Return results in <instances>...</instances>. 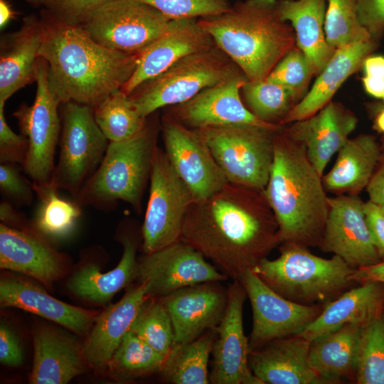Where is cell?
Segmentation results:
<instances>
[{"label":"cell","mask_w":384,"mask_h":384,"mask_svg":"<svg viewBox=\"0 0 384 384\" xmlns=\"http://www.w3.org/2000/svg\"><path fill=\"white\" fill-rule=\"evenodd\" d=\"M180 240L232 281H240L281 243L263 191L230 183L209 197L193 201Z\"/></svg>","instance_id":"6da1fadb"},{"label":"cell","mask_w":384,"mask_h":384,"mask_svg":"<svg viewBox=\"0 0 384 384\" xmlns=\"http://www.w3.org/2000/svg\"><path fill=\"white\" fill-rule=\"evenodd\" d=\"M40 18L45 36L39 57L46 62L50 86L61 103L93 109L133 74L138 55L109 49L82 27L62 23L44 11Z\"/></svg>","instance_id":"7a4b0ae2"},{"label":"cell","mask_w":384,"mask_h":384,"mask_svg":"<svg viewBox=\"0 0 384 384\" xmlns=\"http://www.w3.org/2000/svg\"><path fill=\"white\" fill-rule=\"evenodd\" d=\"M283 129L274 138L273 162L263 193L277 220L281 243L316 246L328 215L329 197L304 147Z\"/></svg>","instance_id":"3957f363"},{"label":"cell","mask_w":384,"mask_h":384,"mask_svg":"<svg viewBox=\"0 0 384 384\" xmlns=\"http://www.w3.org/2000/svg\"><path fill=\"white\" fill-rule=\"evenodd\" d=\"M249 81L262 80L297 46L294 31L279 13L278 0H245L198 20Z\"/></svg>","instance_id":"277c9868"},{"label":"cell","mask_w":384,"mask_h":384,"mask_svg":"<svg viewBox=\"0 0 384 384\" xmlns=\"http://www.w3.org/2000/svg\"><path fill=\"white\" fill-rule=\"evenodd\" d=\"M153 114L133 137L109 142L99 167L74 198L80 206L108 212L119 201H124L134 210H142L154 153L158 146L159 124Z\"/></svg>","instance_id":"5b68a950"},{"label":"cell","mask_w":384,"mask_h":384,"mask_svg":"<svg viewBox=\"0 0 384 384\" xmlns=\"http://www.w3.org/2000/svg\"><path fill=\"white\" fill-rule=\"evenodd\" d=\"M282 244L279 257L265 258L252 271L283 297L301 304H326L355 283L356 268L339 256L326 259L305 246Z\"/></svg>","instance_id":"8992f818"},{"label":"cell","mask_w":384,"mask_h":384,"mask_svg":"<svg viewBox=\"0 0 384 384\" xmlns=\"http://www.w3.org/2000/svg\"><path fill=\"white\" fill-rule=\"evenodd\" d=\"M241 73L215 44L180 59L139 85L129 96L140 114L146 118L160 108L184 103L201 91Z\"/></svg>","instance_id":"52a82bcc"},{"label":"cell","mask_w":384,"mask_h":384,"mask_svg":"<svg viewBox=\"0 0 384 384\" xmlns=\"http://www.w3.org/2000/svg\"><path fill=\"white\" fill-rule=\"evenodd\" d=\"M283 128L238 124L197 130L228 183L264 191L273 162L274 138Z\"/></svg>","instance_id":"ba28073f"},{"label":"cell","mask_w":384,"mask_h":384,"mask_svg":"<svg viewBox=\"0 0 384 384\" xmlns=\"http://www.w3.org/2000/svg\"><path fill=\"white\" fill-rule=\"evenodd\" d=\"M61 105L60 152L50 183L74 199L99 167L110 142L92 107L74 102Z\"/></svg>","instance_id":"9c48e42d"},{"label":"cell","mask_w":384,"mask_h":384,"mask_svg":"<svg viewBox=\"0 0 384 384\" xmlns=\"http://www.w3.org/2000/svg\"><path fill=\"white\" fill-rule=\"evenodd\" d=\"M149 193L141 227L142 247L150 254L180 240L182 226L193 197L171 164L165 151H154Z\"/></svg>","instance_id":"30bf717a"},{"label":"cell","mask_w":384,"mask_h":384,"mask_svg":"<svg viewBox=\"0 0 384 384\" xmlns=\"http://www.w3.org/2000/svg\"><path fill=\"white\" fill-rule=\"evenodd\" d=\"M36 92L31 105L22 103L13 113L21 134L28 140L24 173L31 182L44 183L51 180L55 154L61 132L59 107L61 102L51 89L46 60L40 57L36 77Z\"/></svg>","instance_id":"8fae6325"},{"label":"cell","mask_w":384,"mask_h":384,"mask_svg":"<svg viewBox=\"0 0 384 384\" xmlns=\"http://www.w3.org/2000/svg\"><path fill=\"white\" fill-rule=\"evenodd\" d=\"M171 19L137 0H111L94 11L82 28L99 44L139 55L166 29Z\"/></svg>","instance_id":"7c38bea8"},{"label":"cell","mask_w":384,"mask_h":384,"mask_svg":"<svg viewBox=\"0 0 384 384\" xmlns=\"http://www.w3.org/2000/svg\"><path fill=\"white\" fill-rule=\"evenodd\" d=\"M252 310V328L248 337L250 351L273 339L301 333L326 304H301L279 295L252 270L240 280Z\"/></svg>","instance_id":"4fadbf2b"},{"label":"cell","mask_w":384,"mask_h":384,"mask_svg":"<svg viewBox=\"0 0 384 384\" xmlns=\"http://www.w3.org/2000/svg\"><path fill=\"white\" fill-rule=\"evenodd\" d=\"M161 129L165 153L194 200L209 197L228 183L197 129L166 112L161 118Z\"/></svg>","instance_id":"5bb4252c"},{"label":"cell","mask_w":384,"mask_h":384,"mask_svg":"<svg viewBox=\"0 0 384 384\" xmlns=\"http://www.w3.org/2000/svg\"><path fill=\"white\" fill-rule=\"evenodd\" d=\"M144 255L138 261L136 279L146 286L148 297L161 298L185 287L228 279L181 240Z\"/></svg>","instance_id":"9a60e30c"},{"label":"cell","mask_w":384,"mask_h":384,"mask_svg":"<svg viewBox=\"0 0 384 384\" xmlns=\"http://www.w3.org/2000/svg\"><path fill=\"white\" fill-rule=\"evenodd\" d=\"M319 246L354 268L380 261L366 222L364 202L357 194L329 197L328 215Z\"/></svg>","instance_id":"2e32d148"},{"label":"cell","mask_w":384,"mask_h":384,"mask_svg":"<svg viewBox=\"0 0 384 384\" xmlns=\"http://www.w3.org/2000/svg\"><path fill=\"white\" fill-rule=\"evenodd\" d=\"M229 299L225 315L216 329L212 351L209 383L263 384L249 365L248 338L243 329L242 311L247 299L240 281L228 285Z\"/></svg>","instance_id":"e0dca14e"},{"label":"cell","mask_w":384,"mask_h":384,"mask_svg":"<svg viewBox=\"0 0 384 384\" xmlns=\"http://www.w3.org/2000/svg\"><path fill=\"white\" fill-rule=\"evenodd\" d=\"M247 81L242 73L207 88L191 100L173 106L168 113L191 129L206 127L251 124L275 127L255 117L243 103L240 91Z\"/></svg>","instance_id":"ac0fdd59"},{"label":"cell","mask_w":384,"mask_h":384,"mask_svg":"<svg viewBox=\"0 0 384 384\" xmlns=\"http://www.w3.org/2000/svg\"><path fill=\"white\" fill-rule=\"evenodd\" d=\"M228 299V287L219 281L185 287L159 298L171 318L175 343L190 342L208 330L216 329Z\"/></svg>","instance_id":"d6986e66"},{"label":"cell","mask_w":384,"mask_h":384,"mask_svg":"<svg viewBox=\"0 0 384 384\" xmlns=\"http://www.w3.org/2000/svg\"><path fill=\"white\" fill-rule=\"evenodd\" d=\"M215 44L196 18L171 19L164 32L137 55L135 70L122 90L129 95L183 57Z\"/></svg>","instance_id":"ffe728a7"},{"label":"cell","mask_w":384,"mask_h":384,"mask_svg":"<svg viewBox=\"0 0 384 384\" xmlns=\"http://www.w3.org/2000/svg\"><path fill=\"white\" fill-rule=\"evenodd\" d=\"M357 124L352 112L331 101L316 114L291 123L283 131L304 147L309 160L323 176L329 161L348 141Z\"/></svg>","instance_id":"44dd1931"},{"label":"cell","mask_w":384,"mask_h":384,"mask_svg":"<svg viewBox=\"0 0 384 384\" xmlns=\"http://www.w3.org/2000/svg\"><path fill=\"white\" fill-rule=\"evenodd\" d=\"M45 30L41 18L26 16L17 31L1 37L0 46V103L36 81L39 50Z\"/></svg>","instance_id":"7402d4cb"},{"label":"cell","mask_w":384,"mask_h":384,"mask_svg":"<svg viewBox=\"0 0 384 384\" xmlns=\"http://www.w3.org/2000/svg\"><path fill=\"white\" fill-rule=\"evenodd\" d=\"M311 342L299 334L273 339L250 351V369L263 384L321 383L309 366Z\"/></svg>","instance_id":"603a6c76"},{"label":"cell","mask_w":384,"mask_h":384,"mask_svg":"<svg viewBox=\"0 0 384 384\" xmlns=\"http://www.w3.org/2000/svg\"><path fill=\"white\" fill-rule=\"evenodd\" d=\"M63 256L31 225L18 229L0 223V267L49 284L62 270Z\"/></svg>","instance_id":"cb8c5ba5"},{"label":"cell","mask_w":384,"mask_h":384,"mask_svg":"<svg viewBox=\"0 0 384 384\" xmlns=\"http://www.w3.org/2000/svg\"><path fill=\"white\" fill-rule=\"evenodd\" d=\"M147 297L146 286L138 283L96 316L82 347L89 366L97 370L107 366Z\"/></svg>","instance_id":"d4e9b609"},{"label":"cell","mask_w":384,"mask_h":384,"mask_svg":"<svg viewBox=\"0 0 384 384\" xmlns=\"http://www.w3.org/2000/svg\"><path fill=\"white\" fill-rule=\"evenodd\" d=\"M120 228L117 238L122 245L123 252L118 265L106 272H102L99 266L92 262L82 266L68 283L72 293L86 300L104 304L136 279L139 237L136 231L130 228L129 220L123 221Z\"/></svg>","instance_id":"484cf974"},{"label":"cell","mask_w":384,"mask_h":384,"mask_svg":"<svg viewBox=\"0 0 384 384\" xmlns=\"http://www.w3.org/2000/svg\"><path fill=\"white\" fill-rule=\"evenodd\" d=\"M378 44V42L369 41L336 49L317 75L311 89L292 108L280 124H291L311 117L326 106L342 84L361 68L364 59L376 49Z\"/></svg>","instance_id":"4316f807"},{"label":"cell","mask_w":384,"mask_h":384,"mask_svg":"<svg viewBox=\"0 0 384 384\" xmlns=\"http://www.w3.org/2000/svg\"><path fill=\"white\" fill-rule=\"evenodd\" d=\"M327 303L321 313L299 335L312 341L343 325L365 326L383 314L384 284L361 283Z\"/></svg>","instance_id":"83f0119b"},{"label":"cell","mask_w":384,"mask_h":384,"mask_svg":"<svg viewBox=\"0 0 384 384\" xmlns=\"http://www.w3.org/2000/svg\"><path fill=\"white\" fill-rule=\"evenodd\" d=\"M0 305L37 314L78 334L89 331L97 316L92 311L66 304L33 283L16 277L1 279Z\"/></svg>","instance_id":"f1b7e54d"},{"label":"cell","mask_w":384,"mask_h":384,"mask_svg":"<svg viewBox=\"0 0 384 384\" xmlns=\"http://www.w3.org/2000/svg\"><path fill=\"white\" fill-rule=\"evenodd\" d=\"M33 344L31 383L65 384L84 372L83 348L70 336L42 327L34 334Z\"/></svg>","instance_id":"f546056e"},{"label":"cell","mask_w":384,"mask_h":384,"mask_svg":"<svg viewBox=\"0 0 384 384\" xmlns=\"http://www.w3.org/2000/svg\"><path fill=\"white\" fill-rule=\"evenodd\" d=\"M278 6L282 18L294 31L297 46L317 75L335 51L327 43L324 31L327 0H278Z\"/></svg>","instance_id":"4dcf8cb0"},{"label":"cell","mask_w":384,"mask_h":384,"mask_svg":"<svg viewBox=\"0 0 384 384\" xmlns=\"http://www.w3.org/2000/svg\"><path fill=\"white\" fill-rule=\"evenodd\" d=\"M381 156L376 139L370 134L349 138L338 151L331 170L322 176L326 191L357 194L366 188Z\"/></svg>","instance_id":"1f68e13d"},{"label":"cell","mask_w":384,"mask_h":384,"mask_svg":"<svg viewBox=\"0 0 384 384\" xmlns=\"http://www.w3.org/2000/svg\"><path fill=\"white\" fill-rule=\"evenodd\" d=\"M348 324L311 342L309 363L321 383L355 378L362 329Z\"/></svg>","instance_id":"d6a6232c"},{"label":"cell","mask_w":384,"mask_h":384,"mask_svg":"<svg viewBox=\"0 0 384 384\" xmlns=\"http://www.w3.org/2000/svg\"><path fill=\"white\" fill-rule=\"evenodd\" d=\"M216 329L204 332L187 343H175L160 372L172 384L209 383L208 363L216 338Z\"/></svg>","instance_id":"836d02e7"},{"label":"cell","mask_w":384,"mask_h":384,"mask_svg":"<svg viewBox=\"0 0 384 384\" xmlns=\"http://www.w3.org/2000/svg\"><path fill=\"white\" fill-rule=\"evenodd\" d=\"M38 200L31 222L33 228L46 238L61 240L69 237L82 216V208L74 199H65L50 181L32 182Z\"/></svg>","instance_id":"e575fe53"},{"label":"cell","mask_w":384,"mask_h":384,"mask_svg":"<svg viewBox=\"0 0 384 384\" xmlns=\"http://www.w3.org/2000/svg\"><path fill=\"white\" fill-rule=\"evenodd\" d=\"M165 359L129 330L112 356L107 368L113 379L128 381L160 373Z\"/></svg>","instance_id":"d590c367"},{"label":"cell","mask_w":384,"mask_h":384,"mask_svg":"<svg viewBox=\"0 0 384 384\" xmlns=\"http://www.w3.org/2000/svg\"><path fill=\"white\" fill-rule=\"evenodd\" d=\"M93 113L97 125L109 142H120L133 137L144 128L147 120L122 89L97 105Z\"/></svg>","instance_id":"8d00e7d4"},{"label":"cell","mask_w":384,"mask_h":384,"mask_svg":"<svg viewBox=\"0 0 384 384\" xmlns=\"http://www.w3.org/2000/svg\"><path fill=\"white\" fill-rule=\"evenodd\" d=\"M245 105L264 122L280 124L300 100L292 90L267 79L249 81L242 88Z\"/></svg>","instance_id":"74e56055"},{"label":"cell","mask_w":384,"mask_h":384,"mask_svg":"<svg viewBox=\"0 0 384 384\" xmlns=\"http://www.w3.org/2000/svg\"><path fill=\"white\" fill-rule=\"evenodd\" d=\"M130 331L165 358L175 343L171 318L159 298L147 297Z\"/></svg>","instance_id":"f35d334b"},{"label":"cell","mask_w":384,"mask_h":384,"mask_svg":"<svg viewBox=\"0 0 384 384\" xmlns=\"http://www.w3.org/2000/svg\"><path fill=\"white\" fill-rule=\"evenodd\" d=\"M324 31L327 43L335 50L374 41L360 21L356 0H327Z\"/></svg>","instance_id":"ab89813d"},{"label":"cell","mask_w":384,"mask_h":384,"mask_svg":"<svg viewBox=\"0 0 384 384\" xmlns=\"http://www.w3.org/2000/svg\"><path fill=\"white\" fill-rule=\"evenodd\" d=\"M358 384H384V316L383 314L361 331L356 366Z\"/></svg>","instance_id":"60d3db41"},{"label":"cell","mask_w":384,"mask_h":384,"mask_svg":"<svg viewBox=\"0 0 384 384\" xmlns=\"http://www.w3.org/2000/svg\"><path fill=\"white\" fill-rule=\"evenodd\" d=\"M313 75L310 61L296 46L278 62L266 79L292 90L301 100Z\"/></svg>","instance_id":"b9f144b4"},{"label":"cell","mask_w":384,"mask_h":384,"mask_svg":"<svg viewBox=\"0 0 384 384\" xmlns=\"http://www.w3.org/2000/svg\"><path fill=\"white\" fill-rule=\"evenodd\" d=\"M35 8H40L58 21L82 27L91 14L111 0H24Z\"/></svg>","instance_id":"7bdbcfd3"},{"label":"cell","mask_w":384,"mask_h":384,"mask_svg":"<svg viewBox=\"0 0 384 384\" xmlns=\"http://www.w3.org/2000/svg\"><path fill=\"white\" fill-rule=\"evenodd\" d=\"M162 13L169 19L206 17L220 14L230 8L226 0H137Z\"/></svg>","instance_id":"ee69618b"},{"label":"cell","mask_w":384,"mask_h":384,"mask_svg":"<svg viewBox=\"0 0 384 384\" xmlns=\"http://www.w3.org/2000/svg\"><path fill=\"white\" fill-rule=\"evenodd\" d=\"M16 164L1 163L0 164V191L5 198L16 206H31L36 193L32 186L21 175Z\"/></svg>","instance_id":"f6af8a7d"},{"label":"cell","mask_w":384,"mask_h":384,"mask_svg":"<svg viewBox=\"0 0 384 384\" xmlns=\"http://www.w3.org/2000/svg\"><path fill=\"white\" fill-rule=\"evenodd\" d=\"M4 103H0V163L23 164L25 162L28 143L21 134L15 133L7 124Z\"/></svg>","instance_id":"bcb514c9"},{"label":"cell","mask_w":384,"mask_h":384,"mask_svg":"<svg viewBox=\"0 0 384 384\" xmlns=\"http://www.w3.org/2000/svg\"><path fill=\"white\" fill-rule=\"evenodd\" d=\"M356 5L361 23L379 43L384 35V0H356Z\"/></svg>","instance_id":"7dc6e473"},{"label":"cell","mask_w":384,"mask_h":384,"mask_svg":"<svg viewBox=\"0 0 384 384\" xmlns=\"http://www.w3.org/2000/svg\"><path fill=\"white\" fill-rule=\"evenodd\" d=\"M361 68L365 92L384 102V55L370 54L364 59Z\"/></svg>","instance_id":"c3c4849f"},{"label":"cell","mask_w":384,"mask_h":384,"mask_svg":"<svg viewBox=\"0 0 384 384\" xmlns=\"http://www.w3.org/2000/svg\"><path fill=\"white\" fill-rule=\"evenodd\" d=\"M23 352L16 336L5 324L0 325V361L9 366H18L23 363Z\"/></svg>","instance_id":"681fc988"},{"label":"cell","mask_w":384,"mask_h":384,"mask_svg":"<svg viewBox=\"0 0 384 384\" xmlns=\"http://www.w3.org/2000/svg\"><path fill=\"white\" fill-rule=\"evenodd\" d=\"M366 222L380 255L384 256V208L370 201L364 202Z\"/></svg>","instance_id":"f907efd6"},{"label":"cell","mask_w":384,"mask_h":384,"mask_svg":"<svg viewBox=\"0 0 384 384\" xmlns=\"http://www.w3.org/2000/svg\"><path fill=\"white\" fill-rule=\"evenodd\" d=\"M369 201L384 207V154L366 186Z\"/></svg>","instance_id":"816d5d0a"},{"label":"cell","mask_w":384,"mask_h":384,"mask_svg":"<svg viewBox=\"0 0 384 384\" xmlns=\"http://www.w3.org/2000/svg\"><path fill=\"white\" fill-rule=\"evenodd\" d=\"M354 282H376L384 284V261L356 268L351 275Z\"/></svg>","instance_id":"f5cc1de1"},{"label":"cell","mask_w":384,"mask_h":384,"mask_svg":"<svg viewBox=\"0 0 384 384\" xmlns=\"http://www.w3.org/2000/svg\"><path fill=\"white\" fill-rule=\"evenodd\" d=\"M0 220L8 226L18 229H23L26 227L25 217L14 205L6 199L0 203Z\"/></svg>","instance_id":"db71d44e"},{"label":"cell","mask_w":384,"mask_h":384,"mask_svg":"<svg viewBox=\"0 0 384 384\" xmlns=\"http://www.w3.org/2000/svg\"><path fill=\"white\" fill-rule=\"evenodd\" d=\"M16 13L6 0H0V26L4 28L15 17Z\"/></svg>","instance_id":"11a10c76"},{"label":"cell","mask_w":384,"mask_h":384,"mask_svg":"<svg viewBox=\"0 0 384 384\" xmlns=\"http://www.w3.org/2000/svg\"><path fill=\"white\" fill-rule=\"evenodd\" d=\"M375 111L374 129L378 132L384 134V103L380 102L376 104Z\"/></svg>","instance_id":"9f6ffc18"},{"label":"cell","mask_w":384,"mask_h":384,"mask_svg":"<svg viewBox=\"0 0 384 384\" xmlns=\"http://www.w3.org/2000/svg\"><path fill=\"white\" fill-rule=\"evenodd\" d=\"M384 208V207H383Z\"/></svg>","instance_id":"6f0895ef"},{"label":"cell","mask_w":384,"mask_h":384,"mask_svg":"<svg viewBox=\"0 0 384 384\" xmlns=\"http://www.w3.org/2000/svg\"><path fill=\"white\" fill-rule=\"evenodd\" d=\"M384 103V102H383Z\"/></svg>","instance_id":"680465c9"}]
</instances>
